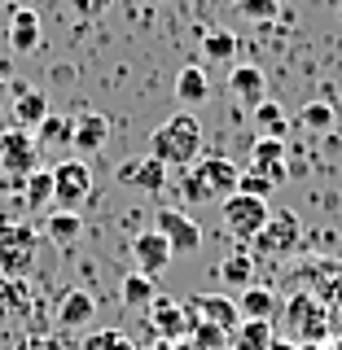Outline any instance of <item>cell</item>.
Here are the masks:
<instances>
[{
  "label": "cell",
  "mask_w": 342,
  "mask_h": 350,
  "mask_svg": "<svg viewBox=\"0 0 342 350\" xmlns=\"http://www.w3.org/2000/svg\"><path fill=\"white\" fill-rule=\"evenodd\" d=\"M149 158H158L167 171H184L202 158V123H197L193 109H180L167 123L154 127L149 136Z\"/></svg>",
  "instance_id": "6da1fadb"
},
{
  "label": "cell",
  "mask_w": 342,
  "mask_h": 350,
  "mask_svg": "<svg viewBox=\"0 0 342 350\" xmlns=\"http://www.w3.org/2000/svg\"><path fill=\"white\" fill-rule=\"evenodd\" d=\"M237 180H241V167L228 158H197L193 167H184L180 175V197L189 206H202V202H228L237 193Z\"/></svg>",
  "instance_id": "7a4b0ae2"
},
{
  "label": "cell",
  "mask_w": 342,
  "mask_h": 350,
  "mask_svg": "<svg viewBox=\"0 0 342 350\" xmlns=\"http://www.w3.org/2000/svg\"><path fill=\"white\" fill-rule=\"evenodd\" d=\"M40 145L27 127H5L0 131V193H22L31 171H40Z\"/></svg>",
  "instance_id": "3957f363"
},
{
  "label": "cell",
  "mask_w": 342,
  "mask_h": 350,
  "mask_svg": "<svg viewBox=\"0 0 342 350\" xmlns=\"http://www.w3.org/2000/svg\"><path fill=\"white\" fill-rule=\"evenodd\" d=\"M36 245H40V232L31 224L0 219V276L5 280L27 276V271L36 267Z\"/></svg>",
  "instance_id": "277c9868"
},
{
  "label": "cell",
  "mask_w": 342,
  "mask_h": 350,
  "mask_svg": "<svg viewBox=\"0 0 342 350\" xmlns=\"http://www.w3.org/2000/svg\"><path fill=\"white\" fill-rule=\"evenodd\" d=\"M93 193H97V180H93V171H88V162L66 158V162L53 167V211L80 215L84 206L93 202Z\"/></svg>",
  "instance_id": "5b68a950"
},
{
  "label": "cell",
  "mask_w": 342,
  "mask_h": 350,
  "mask_svg": "<svg viewBox=\"0 0 342 350\" xmlns=\"http://www.w3.org/2000/svg\"><path fill=\"white\" fill-rule=\"evenodd\" d=\"M219 215H224V228L233 232L237 241H255L259 228L268 224L272 206L263 197H246V193H233L228 202H219Z\"/></svg>",
  "instance_id": "8992f818"
},
{
  "label": "cell",
  "mask_w": 342,
  "mask_h": 350,
  "mask_svg": "<svg viewBox=\"0 0 342 350\" xmlns=\"http://www.w3.org/2000/svg\"><path fill=\"white\" fill-rule=\"evenodd\" d=\"M299 237H303L299 215L294 211H272L268 224L259 228V237L250 241V245H255V254H263V258H281V254H290V250H299Z\"/></svg>",
  "instance_id": "52a82bcc"
},
{
  "label": "cell",
  "mask_w": 342,
  "mask_h": 350,
  "mask_svg": "<svg viewBox=\"0 0 342 350\" xmlns=\"http://www.w3.org/2000/svg\"><path fill=\"white\" fill-rule=\"evenodd\" d=\"M145 311H149V328L162 337V342H184L189 328H193V320H197L189 306L175 302V298H154Z\"/></svg>",
  "instance_id": "ba28073f"
},
{
  "label": "cell",
  "mask_w": 342,
  "mask_h": 350,
  "mask_svg": "<svg viewBox=\"0 0 342 350\" xmlns=\"http://www.w3.org/2000/svg\"><path fill=\"white\" fill-rule=\"evenodd\" d=\"M154 232L171 245V254H193V250H202V228H197V219H189L184 211H158Z\"/></svg>",
  "instance_id": "9c48e42d"
},
{
  "label": "cell",
  "mask_w": 342,
  "mask_h": 350,
  "mask_svg": "<svg viewBox=\"0 0 342 350\" xmlns=\"http://www.w3.org/2000/svg\"><path fill=\"white\" fill-rule=\"evenodd\" d=\"M171 258H175L171 245H167L158 232H154V228H149V232H136V237H132V262H136L132 271H141V276H154V280H158L162 271L171 267Z\"/></svg>",
  "instance_id": "30bf717a"
},
{
  "label": "cell",
  "mask_w": 342,
  "mask_h": 350,
  "mask_svg": "<svg viewBox=\"0 0 342 350\" xmlns=\"http://www.w3.org/2000/svg\"><path fill=\"white\" fill-rule=\"evenodd\" d=\"M119 184H127V189H141V193H162L171 184V171L162 167L158 158H132L119 167Z\"/></svg>",
  "instance_id": "8fae6325"
},
{
  "label": "cell",
  "mask_w": 342,
  "mask_h": 350,
  "mask_svg": "<svg viewBox=\"0 0 342 350\" xmlns=\"http://www.w3.org/2000/svg\"><path fill=\"white\" fill-rule=\"evenodd\" d=\"M110 140V118L97 114V109H84V114L71 118V145L80 153H101Z\"/></svg>",
  "instance_id": "7c38bea8"
},
{
  "label": "cell",
  "mask_w": 342,
  "mask_h": 350,
  "mask_svg": "<svg viewBox=\"0 0 342 350\" xmlns=\"http://www.w3.org/2000/svg\"><path fill=\"white\" fill-rule=\"evenodd\" d=\"M189 311L197 315V320H206V324H219L224 333H233V328L241 324V311H237V302L233 298H224V293H197V298L184 302Z\"/></svg>",
  "instance_id": "4fadbf2b"
},
{
  "label": "cell",
  "mask_w": 342,
  "mask_h": 350,
  "mask_svg": "<svg viewBox=\"0 0 342 350\" xmlns=\"http://www.w3.org/2000/svg\"><path fill=\"white\" fill-rule=\"evenodd\" d=\"M250 171H259L268 184H281L290 167H285V140H272V136H259L250 145Z\"/></svg>",
  "instance_id": "5bb4252c"
},
{
  "label": "cell",
  "mask_w": 342,
  "mask_h": 350,
  "mask_svg": "<svg viewBox=\"0 0 342 350\" xmlns=\"http://www.w3.org/2000/svg\"><path fill=\"white\" fill-rule=\"evenodd\" d=\"M228 92H233L241 105L255 109L259 101H268V75H263L259 66L241 62V66H233V70H228Z\"/></svg>",
  "instance_id": "9a60e30c"
},
{
  "label": "cell",
  "mask_w": 342,
  "mask_h": 350,
  "mask_svg": "<svg viewBox=\"0 0 342 350\" xmlns=\"http://www.w3.org/2000/svg\"><path fill=\"white\" fill-rule=\"evenodd\" d=\"M175 101H180L184 109L211 101V79H206V70L197 62H189V66H180V70H175Z\"/></svg>",
  "instance_id": "2e32d148"
},
{
  "label": "cell",
  "mask_w": 342,
  "mask_h": 350,
  "mask_svg": "<svg viewBox=\"0 0 342 350\" xmlns=\"http://www.w3.org/2000/svg\"><path fill=\"white\" fill-rule=\"evenodd\" d=\"M9 49L14 53L40 49V14L31 5H18L14 14H9Z\"/></svg>",
  "instance_id": "e0dca14e"
},
{
  "label": "cell",
  "mask_w": 342,
  "mask_h": 350,
  "mask_svg": "<svg viewBox=\"0 0 342 350\" xmlns=\"http://www.w3.org/2000/svg\"><path fill=\"white\" fill-rule=\"evenodd\" d=\"M93 315H97V302H93L88 289H66L62 293V302H58V324L62 328H88Z\"/></svg>",
  "instance_id": "ac0fdd59"
},
{
  "label": "cell",
  "mask_w": 342,
  "mask_h": 350,
  "mask_svg": "<svg viewBox=\"0 0 342 350\" xmlns=\"http://www.w3.org/2000/svg\"><path fill=\"white\" fill-rule=\"evenodd\" d=\"M277 293L268 289V284H246L241 289V302H237V311H241V320H272L277 315Z\"/></svg>",
  "instance_id": "d6986e66"
},
{
  "label": "cell",
  "mask_w": 342,
  "mask_h": 350,
  "mask_svg": "<svg viewBox=\"0 0 342 350\" xmlns=\"http://www.w3.org/2000/svg\"><path fill=\"white\" fill-rule=\"evenodd\" d=\"M49 114H53V109H49V96H44V92H18V101H14V127L36 131Z\"/></svg>",
  "instance_id": "ffe728a7"
},
{
  "label": "cell",
  "mask_w": 342,
  "mask_h": 350,
  "mask_svg": "<svg viewBox=\"0 0 342 350\" xmlns=\"http://www.w3.org/2000/svg\"><path fill=\"white\" fill-rule=\"evenodd\" d=\"M228 342L233 350H272V320H241Z\"/></svg>",
  "instance_id": "44dd1931"
},
{
  "label": "cell",
  "mask_w": 342,
  "mask_h": 350,
  "mask_svg": "<svg viewBox=\"0 0 342 350\" xmlns=\"http://www.w3.org/2000/svg\"><path fill=\"white\" fill-rule=\"evenodd\" d=\"M80 232H84V219L71 215V211H49V219H44V237L53 245H75Z\"/></svg>",
  "instance_id": "7402d4cb"
},
{
  "label": "cell",
  "mask_w": 342,
  "mask_h": 350,
  "mask_svg": "<svg viewBox=\"0 0 342 350\" xmlns=\"http://www.w3.org/2000/svg\"><path fill=\"white\" fill-rule=\"evenodd\" d=\"M119 298H123V306H149L154 298H158V284H154V276L127 271V276L119 280Z\"/></svg>",
  "instance_id": "603a6c76"
},
{
  "label": "cell",
  "mask_w": 342,
  "mask_h": 350,
  "mask_svg": "<svg viewBox=\"0 0 342 350\" xmlns=\"http://www.w3.org/2000/svg\"><path fill=\"white\" fill-rule=\"evenodd\" d=\"M219 280H228V284H255V254L250 250H233L224 262H219Z\"/></svg>",
  "instance_id": "cb8c5ba5"
},
{
  "label": "cell",
  "mask_w": 342,
  "mask_h": 350,
  "mask_svg": "<svg viewBox=\"0 0 342 350\" xmlns=\"http://www.w3.org/2000/svg\"><path fill=\"white\" fill-rule=\"evenodd\" d=\"M202 57H206V62L228 66V62L237 57V36H233V31H224V27L206 31V36H202Z\"/></svg>",
  "instance_id": "d4e9b609"
},
{
  "label": "cell",
  "mask_w": 342,
  "mask_h": 350,
  "mask_svg": "<svg viewBox=\"0 0 342 350\" xmlns=\"http://www.w3.org/2000/svg\"><path fill=\"white\" fill-rule=\"evenodd\" d=\"M22 197H27L31 211H53V171H31L27 184H22Z\"/></svg>",
  "instance_id": "484cf974"
},
{
  "label": "cell",
  "mask_w": 342,
  "mask_h": 350,
  "mask_svg": "<svg viewBox=\"0 0 342 350\" xmlns=\"http://www.w3.org/2000/svg\"><path fill=\"white\" fill-rule=\"evenodd\" d=\"M250 114H255V131H259V136L281 140V136H285V127H290V118H285V109H281L277 101H259L255 109H250Z\"/></svg>",
  "instance_id": "4316f807"
},
{
  "label": "cell",
  "mask_w": 342,
  "mask_h": 350,
  "mask_svg": "<svg viewBox=\"0 0 342 350\" xmlns=\"http://www.w3.org/2000/svg\"><path fill=\"white\" fill-rule=\"evenodd\" d=\"M36 145H40V149H66V145H71V118L49 114V118L36 127Z\"/></svg>",
  "instance_id": "83f0119b"
},
{
  "label": "cell",
  "mask_w": 342,
  "mask_h": 350,
  "mask_svg": "<svg viewBox=\"0 0 342 350\" xmlns=\"http://www.w3.org/2000/svg\"><path fill=\"white\" fill-rule=\"evenodd\" d=\"M228 337L233 333H224L219 324H206V320H193V328H189V346L193 350H224Z\"/></svg>",
  "instance_id": "f1b7e54d"
},
{
  "label": "cell",
  "mask_w": 342,
  "mask_h": 350,
  "mask_svg": "<svg viewBox=\"0 0 342 350\" xmlns=\"http://www.w3.org/2000/svg\"><path fill=\"white\" fill-rule=\"evenodd\" d=\"M80 350H136V342L119 328H101V333H88Z\"/></svg>",
  "instance_id": "f546056e"
},
{
  "label": "cell",
  "mask_w": 342,
  "mask_h": 350,
  "mask_svg": "<svg viewBox=\"0 0 342 350\" xmlns=\"http://www.w3.org/2000/svg\"><path fill=\"white\" fill-rule=\"evenodd\" d=\"M233 5H237V14L250 18V22H272L281 14V0H233Z\"/></svg>",
  "instance_id": "4dcf8cb0"
},
{
  "label": "cell",
  "mask_w": 342,
  "mask_h": 350,
  "mask_svg": "<svg viewBox=\"0 0 342 350\" xmlns=\"http://www.w3.org/2000/svg\"><path fill=\"white\" fill-rule=\"evenodd\" d=\"M299 118H303V127L325 131V127H334V105H325V101H307Z\"/></svg>",
  "instance_id": "1f68e13d"
},
{
  "label": "cell",
  "mask_w": 342,
  "mask_h": 350,
  "mask_svg": "<svg viewBox=\"0 0 342 350\" xmlns=\"http://www.w3.org/2000/svg\"><path fill=\"white\" fill-rule=\"evenodd\" d=\"M272 189H277V184H268L259 171H241V180H237V193H246V197H263V202L272 197Z\"/></svg>",
  "instance_id": "d6a6232c"
},
{
  "label": "cell",
  "mask_w": 342,
  "mask_h": 350,
  "mask_svg": "<svg viewBox=\"0 0 342 350\" xmlns=\"http://www.w3.org/2000/svg\"><path fill=\"white\" fill-rule=\"evenodd\" d=\"M106 5H110V0H71V9H75L80 18H97Z\"/></svg>",
  "instance_id": "836d02e7"
},
{
  "label": "cell",
  "mask_w": 342,
  "mask_h": 350,
  "mask_svg": "<svg viewBox=\"0 0 342 350\" xmlns=\"http://www.w3.org/2000/svg\"><path fill=\"white\" fill-rule=\"evenodd\" d=\"M18 350H58V346H53L49 337H22V346H18Z\"/></svg>",
  "instance_id": "e575fe53"
},
{
  "label": "cell",
  "mask_w": 342,
  "mask_h": 350,
  "mask_svg": "<svg viewBox=\"0 0 342 350\" xmlns=\"http://www.w3.org/2000/svg\"><path fill=\"white\" fill-rule=\"evenodd\" d=\"M0 88H5V70H0Z\"/></svg>",
  "instance_id": "d590c367"
}]
</instances>
